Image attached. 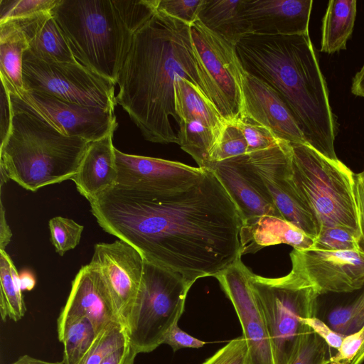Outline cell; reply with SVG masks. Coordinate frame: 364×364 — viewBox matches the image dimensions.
I'll return each instance as SVG.
<instances>
[{"mask_svg":"<svg viewBox=\"0 0 364 364\" xmlns=\"http://www.w3.org/2000/svg\"><path fill=\"white\" fill-rule=\"evenodd\" d=\"M250 272L240 257L214 277L238 316L247 348V364H275L267 328L250 286Z\"/></svg>","mask_w":364,"mask_h":364,"instance_id":"4fadbf2b","label":"cell"},{"mask_svg":"<svg viewBox=\"0 0 364 364\" xmlns=\"http://www.w3.org/2000/svg\"><path fill=\"white\" fill-rule=\"evenodd\" d=\"M117 186L153 193L186 189L200 181L205 168L161 159L124 154L115 149Z\"/></svg>","mask_w":364,"mask_h":364,"instance_id":"2e32d148","label":"cell"},{"mask_svg":"<svg viewBox=\"0 0 364 364\" xmlns=\"http://www.w3.org/2000/svg\"><path fill=\"white\" fill-rule=\"evenodd\" d=\"M48 225L51 242L60 256L80 243L84 227L73 220L57 216L49 220Z\"/></svg>","mask_w":364,"mask_h":364,"instance_id":"d6a6232c","label":"cell"},{"mask_svg":"<svg viewBox=\"0 0 364 364\" xmlns=\"http://www.w3.org/2000/svg\"><path fill=\"white\" fill-rule=\"evenodd\" d=\"M0 212V250H5V247L11 242L12 232L6 220L5 209L1 199Z\"/></svg>","mask_w":364,"mask_h":364,"instance_id":"7dc6e473","label":"cell"},{"mask_svg":"<svg viewBox=\"0 0 364 364\" xmlns=\"http://www.w3.org/2000/svg\"><path fill=\"white\" fill-rule=\"evenodd\" d=\"M90 263L101 271L117 313L126 326L140 290L144 257L134 247L118 240L96 244Z\"/></svg>","mask_w":364,"mask_h":364,"instance_id":"9a60e30c","label":"cell"},{"mask_svg":"<svg viewBox=\"0 0 364 364\" xmlns=\"http://www.w3.org/2000/svg\"><path fill=\"white\" fill-rule=\"evenodd\" d=\"M178 138V144L193 157L199 168H210L211 154L219 141L212 129L198 120L181 119Z\"/></svg>","mask_w":364,"mask_h":364,"instance_id":"f1b7e54d","label":"cell"},{"mask_svg":"<svg viewBox=\"0 0 364 364\" xmlns=\"http://www.w3.org/2000/svg\"><path fill=\"white\" fill-rule=\"evenodd\" d=\"M355 198L360 230L359 247L364 252V174H355Z\"/></svg>","mask_w":364,"mask_h":364,"instance_id":"f6af8a7d","label":"cell"},{"mask_svg":"<svg viewBox=\"0 0 364 364\" xmlns=\"http://www.w3.org/2000/svg\"><path fill=\"white\" fill-rule=\"evenodd\" d=\"M22 76L26 91L114 112L115 85L77 62L44 60L26 50Z\"/></svg>","mask_w":364,"mask_h":364,"instance_id":"9c48e42d","label":"cell"},{"mask_svg":"<svg viewBox=\"0 0 364 364\" xmlns=\"http://www.w3.org/2000/svg\"><path fill=\"white\" fill-rule=\"evenodd\" d=\"M174 95L175 109L179 121H200L212 129L220 139L228 122L200 89L188 80L177 77Z\"/></svg>","mask_w":364,"mask_h":364,"instance_id":"cb8c5ba5","label":"cell"},{"mask_svg":"<svg viewBox=\"0 0 364 364\" xmlns=\"http://www.w3.org/2000/svg\"><path fill=\"white\" fill-rule=\"evenodd\" d=\"M364 341V328L345 336L335 355L330 357L327 364H351Z\"/></svg>","mask_w":364,"mask_h":364,"instance_id":"60d3db41","label":"cell"},{"mask_svg":"<svg viewBox=\"0 0 364 364\" xmlns=\"http://www.w3.org/2000/svg\"><path fill=\"white\" fill-rule=\"evenodd\" d=\"M291 270L312 284L319 295L349 293L364 286V252L361 250H299L290 253Z\"/></svg>","mask_w":364,"mask_h":364,"instance_id":"5bb4252c","label":"cell"},{"mask_svg":"<svg viewBox=\"0 0 364 364\" xmlns=\"http://www.w3.org/2000/svg\"><path fill=\"white\" fill-rule=\"evenodd\" d=\"M0 136L1 144H2L9 136L13 115L10 92L2 82L0 91Z\"/></svg>","mask_w":364,"mask_h":364,"instance_id":"ee69618b","label":"cell"},{"mask_svg":"<svg viewBox=\"0 0 364 364\" xmlns=\"http://www.w3.org/2000/svg\"><path fill=\"white\" fill-rule=\"evenodd\" d=\"M202 364H247V348L244 336L231 340Z\"/></svg>","mask_w":364,"mask_h":364,"instance_id":"ab89813d","label":"cell"},{"mask_svg":"<svg viewBox=\"0 0 364 364\" xmlns=\"http://www.w3.org/2000/svg\"><path fill=\"white\" fill-rule=\"evenodd\" d=\"M326 319L327 324L334 331L343 336L364 328V291L352 303L332 309Z\"/></svg>","mask_w":364,"mask_h":364,"instance_id":"1f68e13d","label":"cell"},{"mask_svg":"<svg viewBox=\"0 0 364 364\" xmlns=\"http://www.w3.org/2000/svg\"><path fill=\"white\" fill-rule=\"evenodd\" d=\"M11 101L10 132L0 145L1 187L11 179L36 192L43 186L71 180L90 141L64 135L11 98Z\"/></svg>","mask_w":364,"mask_h":364,"instance_id":"5b68a950","label":"cell"},{"mask_svg":"<svg viewBox=\"0 0 364 364\" xmlns=\"http://www.w3.org/2000/svg\"><path fill=\"white\" fill-rule=\"evenodd\" d=\"M20 279L23 290H31L35 287V278L29 272H24L21 274Z\"/></svg>","mask_w":364,"mask_h":364,"instance_id":"f907efd6","label":"cell"},{"mask_svg":"<svg viewBox=\"0 0 364 364\" xmlns=\"http://www.w3.org/2000/svg\"><path fill=\"white\" fill-rule=\"evenodd\" d=\"M28 48L27 39L10 21L0 22V75L9 91L20 95L24 91L22 67L23 55Z\"/></svg>","mask_w":364,"mask_h":364,"instance_id":"d4e9b609","label":"cell"},{"mask_svg":"<svg viewBox=\"0 0 364 364\" xmlns=\"http://www.w3.org/2000/svg\"><path fill=\"white\" fill-rule=\"evenodd\" d=\"M177 77L205 95L190 25L156 11L134 34L117 82V104L147 141L178 143L180 121L174 100Z\"/></svg>","mask_w":364,"mask_h":364,"instance_id":"7a4b0ae2","label":"cell"},{"mask_svg":"<svg viewBox=\"0 0 364 364\" xmlns=\"http://www.w3.org/2000/svg\"><path fill=\"white\" fill-rule=\"evenodd\" d=\"M164 343L168 345L174 352L182 348H200L206 344L205 341L185 332L178 326V323L171 327Z\"/></svg>","mask_w":364,"mask_h":364,"instance_id":"b9f144b4","label":"cell"},{"mask_svg":"<svg viewBox=\"0 0 364 364\" xmlns=\"http://www.w3.org/2000/svg\"><path fill=\"white\" fill-rule=\"evenodd\" d=\"M58 0H0V22L26 18L51 11Z\"/></svg>","mask_w":364,"mask_h":364,"instance_id":"d590c367","label":"cell"},{"mask_svg":"<svg viewBox=\"0 0 364 364\" xmlns=\"http://www.w3.org/2000/svg\"><path fill=\"white\" fill-rule=\"evenodd\" d=\"M90 204L106 232L193 284L242 257V218L210 169L184 190L153 193L114 186Z\"/></svg>","mask_w":364,"mask_h":364,"instance_id":"6da1fadb","label":"cell"},{"mask_svg":"<svg viewBox=\"0 0 364 364\" xmlns=\"http://www.w3.org/2000/svg\"><path fill=\"white\" fill-rule=\"evenodd\" d=\"M242 0H204L198 20L233 45L249 30L241 14Z\"/></svg>","mask_w":364,"mask_h":364,"instance_id":"484cf974","label":"cell"},{"mask_svg":"<svg viewBox=\"0 0 364 364\" xmlns=\"http://www.w3.org/2000/svg\"><path fill=\"white\" fill-rule=\"evenodd\" d=\"M236 122L247 143V153L269 149L281 140L270 130L246 117Z\"/></svg>","mask_w":364,"mask_h":364,"instance_id":"74e56055","label":"cell"},{"mask_svg":"<svg viewBox=\"0 0 364 364\" xmlns=\"http://www.w3.org/2000/svg\"><path fill=\"white\" fill-rule=\"evenodd\" d=\"M351 92L355 96L364 97V64L353 78Z\"/></svg>","mask_w":364,"mask_h":364,"instance_id":"c3c4849f","label":"cell"},{"mask_svg":"<svg viewBox=\"0 0 364 364\" xmlns=\"http://www.w3.org/2000/svg\"><path fill=\"white\" fill-rule=\"evenodd\" d=\"M240 238L242 256L277 244H287L299 250H310L315 239L287 220L271 215L243 222Z\"/></svg>","mask_w":364,"mask_h":364,"instance_id":"7402d4cb","label":"cell"},{"mask_svg":"<svg viewBox=\"0 0 364 364\" xmlns=\"http://www.w3.org/2000/svg\"><path fill=\"white\" fill-rule=\"evenodd\" d=\"M242 114L289 143L307 144L287 105L270 86L244 70Z\"/></svg>","mask_w":364,"mask_h":364,"instance_id":"d6986e66","label":"cell"},{"mask_svg":"<svg viewBox=\"0 0 364 364\" xmlns=\"http://www.w3.org/2000/svg\"><path fill=\"white\" fill-rule=\"evenodd\" d=\"M159 0H58L51 13L76 61L114 85Z\"/></svg>","mask_w":364,"mask_h":364,"instance_id":"277c9868","label":"cell"},{"mask_svg":"<svg viewBox=\"0 0 364 364\" xmlns=\"http://www.w3.org/2000/svg\"><path fill=\"white\" fill-rule=\"evenodd\" d=\"M137 354L129 343L109 355L100 364H134Z\"/></svg>","mask_w":364,"mask_h":364,"instance_id":"bcb514c9","label":"cell"},{"mask_svg":"<svg viewBox=\"0 0 364 364\" xmlns=\"http://www.w3.org/2000/svg\"><path fill=\"white\" fill-rule=\"evenodd\" d=\"M51 11L26 18L9 21L23 33L28 43L26 50L36 58L61 63H77Z\"/></svg>","mask_w":364,"mask_h":364,"instance_id":"603a6c76","label":"cell"},{"mask_svg":"<svg viewBox=\"0 0 364 364\" xmlns=\"http://www.w3.org/2000/svg\"><path fill=\"white\" fill-rule=\"evenodd\" d=\"M356 8L355 0L328 1L321 26V52L331 54L346 49L353 31Z\"/></svg>","mask_w":364,"mask_h":364,"instance_id":"4316f807","label":"cell"},{"mask_svg":"<svg viewBox=\"0 0 364 364\" xmlns=\"http://www.w3.org/2000/svg\"><path fill=\"white\" fill-rule=\"evenodd\" d=\"M311 249L328 251L360 250L359 237L343 227L326 228L314 239Z\"/></svg>","mask_w":364,"mask_h":364,"instance_id":"e575fe53","label":"cell"},{"mask_svg":"<svg viewBox=\"0 0 364 364\" xmlns=\"http://www.w3.org/2000/svg\"><path fill=\"white\" fill-rule=\"evenodd\" d=\"M86 317L97 332L113 323H122L100 269L90 263L81 267L71 284L57 326L68 321Z\"/></svg>","mask_w":364,"mask_h":364,"instance_id":"ac0fdd59","label":"cell"},{"mask_svg":"<svg viewBox=\"0 0 364 364\" xmlns=\"http://www.w3.org/2000/svg\"><path fill=\"white\" fill-rule=\"evenodd\" d=\"M364 174V171L362 172Z\"/></svg>","mask_w":364,"mask_h":364,"instance_id":"f5cc1de1","label":"cell"},{"mask_svg":"<svg viewBox=\"0 0 364 364\" xmlns=\"http://www.w3.org/2000/svg\"><path fill=\"white\" fill-rule=\"evenodd\" d=\"M192 285L179 273L144 259L140 290L126 325L129 343L138 354L164 344L184 311Z\"/></svg>","mask_w":364,"mask_h":364,"instance_id":"ba28073f","label":"cell"},{"mask_svg":"<svg viewBox=\"0 0 364 364\" xmlns=\"http://www.w3.org/2000/svg\"><path fill=\"white\" fill-rule=\"evenodd\" d=\"M129 343L126 326L113 323L101 330L80 364H100L109 355Z\"/></svg>","mask_w":364,"mask_h":364,"instance_id":"4dcf8cb0","label":"cell"},{"mask_svg":"<svg viewBox=\"0 0 364 364\" xmlns=\"http://www.w3.org/2000/svg\"><path fill=\"white\" fill-rule=\"evenodd\" d=\"M247 149V143L237 123L228 122L211 154V164L246 154Z\"/></svg>","mask_w":364,"mask_h":364,"instance_id":"836d02e7","label":"cell"},{"mask_svg":"<svg viewBox=\"0 0 364 364\" xmlns=\"http://www.w3.org/2000/svg\"><path fill=\"white\" fill-rule=\"evenodd\" d=\"M190 33L205 95L227 122H237L242 114L244 70L235 46L198 20L190 26Z\"/></svg>","mask_w":364,"mask_h":364,"instance_id":"30bf717a","label":"cell"},{"mask_svg":"<svg viewBox=\"0 0 364 364\" xmlns=\"http://www.w3.org/2000/svg\"><path fill=\"white\" fill-rule=\"evenodd\" d=\"M247 154L282 218L316 238L318 225L290 177V143L281 139L269 149Z\"/></svg>","mask_w":364,"mask_h":364,"instance_id":"8fae6325","label":"cell"},{"mask_svg":"<svg viewBox=\"0 0 364 364\" xmlns=\"http://www.w3.org/2000/svg\"><path fill=\"white\" fill-rule=\"evenodd\" d=\"M305 323L318 335L328 347L336 350L339 348L345 336L334 331L326 323L316 316L306 318Z\"/></svg>","mask_w":364,"mask_h":364,"instance_id":"7bdbcfd3","label":"cell"},{"mask_svg":"<svg viewBox=\"0 0 364 364\" xmlns=\"http://www.w3.org/2000/svg\"><path fill=\"white\" fill-rule=\"evenodd\" d=\"M208 169L232 199L242 223L262 215L282 218L247 154L214 162Z\"/></svg>","mask_w":364,"mask_h":364,"instance_id":"e0dca14e","label":"cell"},{"mask_svg":"<svg viewBox=\"0 0 364 364\" xmlns=\"http://www.w3.org/2000/svg\"><path fill=\"white\" fill-rule=\"evenodd\" d=\"M235 49L243 70L273 88L287 105L307 144L338 160L334 148L336 120L309 35L249 33Z\"/></svg>","mask_w":364,"mask_h":364,"instance_id":"3957f363","label":"cell"},{"mask_svg":"<svg viewBox=\"0 0 364 364\" xmlns=\"http://www.w3.org/2000/svg\"><path fill=\"white\" fill-rule=\"evenodd\" d=\"M10 96L68 136L91 142L116 130L118 126L114 112L109 110L63 101L37 92L25 90L20 95L10 92Z\"/></svg>","mask_w":364,"mask_h":364,"instance_id":"7c38bea8","label":"cell"},{"mask_svg":"<svg viewBox=\"0 0 364 364\" xmlns=\"http://www.w3.org/2000/svg\"><path fill=\"white\" fill-rule=\"evenodd\" d=\"M11 364H64L63 361L50 362L37 358L29 355L20 356L16 361Z\"/></svg>","mask_w":364,"mask_h":364,"instance_id":"681fc988","label":"cell"},{"mask_svg":"<svg viewBox=\"0 0 364 364\" xmlns=\"http://www.w3.org/2000/svg\"><path fill=\"white\" fill-rule=\"evenodd\" d=\"M364 362V341L351 364H362Z\"/></svg>","mask_w":364,"mask_h":364,"instance_id":"816d5d0a","label":"cell"},{"mask_svg":"<svg viewBox=\"0 0 364 364\" xmlns=\"http://www.w3.org/2000/svg\"><path fill=\"white\" fill-rule=\"evenodd\" d=\"M249 283L267 328L275 364H289L311 328L305 320L316 316L319 294L293 270L277 278L251 272Z\"/></svg>","mask_w":364,"mask_h":364,"instance_id":"52a82bcc","label":"cell"},{"mask_svg":"<svg viewBox=\"0 0 364 364\" xmlns=\"http://www.w3.org/2000/svg\"><path fill=\"white\" fill-rule=\"evenodd\" d=\"M90 142L76 174L71 179L78 192L90 202L117 185L118 171L113 136Z\"/></svg>","mask_w":364,"mask_h":364,"instance_id":"44dd1931","label":"cell"},{"mask_svg":"<svg viewBox=\"0 0 364 364\" xmlns=\"http://www.w3.org/2000/svg\"><path fill=\"white\" fill-rule=\"evenodd\" d=\"M15 265L6 250H0V314L1 320L18 321L23 318L26 307Z\"/></svg>","mask_w":364,"mask_h":364,"instance_id":"83f0119b","label":"cell"},{"mask_svg":"<svg viewBox=\"0 0 364 364\" xmlns=\"http://www.w3.org/2000/svg\"><path fill=\"white\" fill-rule=\"evenodd\" d=\"M312 0H242L241 14L249 33L309 34Z\"/></svg>","mask_w":364,"mask_h":364,"instance_id":"ffe728a7","label":"cell"},{"mask_svg":"<svg viewBox=\"0 0 364 364\" xmlns=\"http://www.w3.org/2000/svg\"><path fill=\"white\" fill-rule=\"evenodd\" d=\"M204 0H159L157 11L191 25L198 20V14Z\"/></svg>","mask_w":364,"mask_h":364,"instance_id":"f35d334b","label":"cell"},{"mask_svg":"<svg viewBox=\"0 0 364 364\" xmlns=\"http://www.w3.org/2000/svg\"><path fill=\"white\" fill-rule=\"evenodd\" d=\"M290 144L291 181L310 208L320 232L343 227L360 238L355 174L339 159H330L309 144Z\"/></svg>","mask_w":364,"mask_h":364,"instance_id":"8992f818","label":"cell"},{"mask_svg":"<svg viewBox=\"0 0 364 364\" xmlns=\"http://www.w3.org/2000/svg\"><path fill=\"white\" fill-rule=\"evenodd\" d=\"M328 346L310 328L301 338L298 349L289 364H327Z\"/></svg>","mask_w":364,"mask_h":364,"instance_id":"8d00e7d4","label":"cell"},{"mask_svg":"<svg viewBox=\"0 0 364 364\" xmlns=\"http://www.w3.org/2000/svg\"><path fill=\"white\" fill-rule=\"evenodd\" d=\"M57 330L58 339L64 346V364H80L99 333L86 317L70 319L57 326Z\"/></svg>","mask_w":364,"mask_h":364,"instance_id":"f546056e","label":"cell"}]
</instances>
